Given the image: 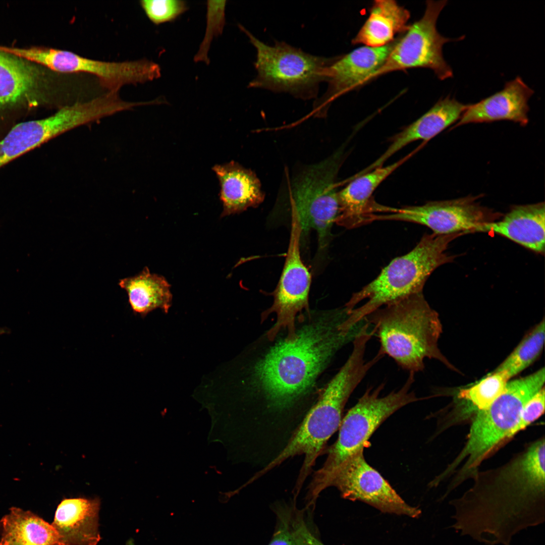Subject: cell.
I'll return each instance as SVG.
<instances>
[{
    "instance_id": "1",
    "label": "cell",
    "mask_w": 545,
    "mask_h": 545,
    "mask_svg": "<svg viewBox=\"0 0 545 545\" xmlns=\"http://www.w3.org/2000/svg\"><path fill=\"white\" fill-rule=\"evenodd\" d=\"M544 438L505 464L478 471L473 485L451 500V526L487 545H510L513 537L545 521Z\"/></svg>"
},
{
    "instance_id": "2",
    "label": "cell",
    "mask_w": 545,
    "mask_h": 545,
    "mask_svg": "<svg viewBox=\"0 0 545 545\" xmlns=\"http://www.w3.org/2000/svg\"><path fill=\"white\" fill-rule=\"evenodd\" d=\"M343 307L328 311L296 331L292 341L276 343L257 364L256 384L271 406H291L306 394L341 348L352 342L365 320L345 332Z\"/></svg>"
},
{
    "instance_id": "3",
    "label": "cell",
    "mask_w": 545,
    "mask_h": 545,
    "mask_svg": "<svg viewBox=\"0 0 545 545\" xmlns=\"http://www.w3.org/2000/svg\"><path fill=\"white\" fill-rule=\"evenodd\" d=\"M365 318L379 340L378 351L403 369L422 371L427 358L454 368L438 347L442 333L439 315L422 292L385 305Z\"/></svg>"
},
{
    "instance_id": "4",
    "label": "cell",
    "mask_w": 545,
    "mask_h": 545,
    "mask_svg": "<svg viewBox=\"0 0 545 545\" xmlns=\"http://www.w3.org/2000/svg\"><path fill=\"white\" fill-rule=\"evenodd\" d=\"M463 235L424 234L412 250L394 259L374 280L352 295L344 305L349 314L343 323L345 329L351 330L382 306L422 292L432 272L455 258L447 249Z\"/></svg>"
},
{
    "instance_id": "5",
    "label": "cell",
    "mask_w": 545,
    "mask_h": 545,
    "mask_svg": "<svg viewBox=\"0 0 545 545\" xmlns=\"http://www.w3.org/2000/svg\"><path fill=\"white\" fill-rule=\"evenodd\" d=\"M542 368L525 377L508 382L503 393L486 409L473 418L464 447L440 475L443 481L456 471L449 487L454 489L473 478L482 461L505 441L513 437L526 402L542 387Z\"/></svg>"
},
{
    "instance_id": "6",
    "label": "cell",
    "mask_w": 545,
    "mask_h": 545,
    "mask_svg": "<svg viewBox=\"0 0 545 545\" xmlns=\"http://www.w3.org/2000/svg\"><path fill=\"white\" fill-rule=\"evenodd\" d=\"M373 366V361L365 360L362 351L353 350L286 446L260 473L289 457L304 454V461L296 487L299 492L324 445L339 428L349 398Z\"/></svg>"
},
{
    "instance_id": "7",
    "label": "cell",
    "mask_w": 545,
    "mask_h": 545,
    "mask_svg": "<svg viewBox=\"0 0 545 545\" xmlns=\"http://www.w3.org/2000/svg\"><path fill=\"white\" fill-rule=\"evenodd\" d=\"M238 26L256 50L257 75L249 87L288 93L304 100L317 98L319 85L326 81L329 67L336 56H314L284 41L269 45L243 26Z\"/></svg>"
},
{
    "instance_id": "8",
    "label": "cell",
    "mask_w": 545,
    "mask_h": 545,
    "mask_svg": "<svg viewBox=\"0 0 545 545\" xmlns=\"http://www.w3.org/2000/svg\"><path fill=\"white\" fill-rule=\"evenodd\" d=\"M414 374L409 376L398 391L382 397V384L375 389H367L355 405L342 420L338 439L329 451L328 457L315 474L311 482L319 481L350 457L369 444L368 441L379 426L402 407L420 400L411 391Z\"/></svg>"
},
{
    "instance_id": "9",
    "label": "cell",
    "mask_w": 545,
    "mask_h": 545,
    "mask_svg": "<svg viewBox=\"0 0 545 545\" xmlns=\"http://www.w3.org/2000/svg\"><path fill=\"white\" fill-rule=\"evenodd\" d=\"M343 150L307 166L293 177L289 187L291 212L301 233L316 231L320 248L328 243L332 225L340 211L336 179L343 161Z\"/></svg>"
},
{
    "instance_id": "10",
    "label": "cell",
    "mask_w": 545,
    "mask_h": 545,
    "mask_svg": "<svg viewBox=\"0 0 545 545\" xmlns=\"http://www.w3.org/2000/svg\"><path fill=\"white\" fill-rule=\"evenodd\" d=\"M364 449L350 457L319 481L311 483L307 503L315 504L319 494L336 487L342 498L364 502L384 513L419 517L420 510L407 504L381 474L366 461Z\"/></svg>"
},
{
    "instance_id": "11",
    "label": "cell",
    "mask_w": 545,
    "mask_h": 545,
    "mask_svg": "<svg viewBox=\"0 0 545 545\" xmlns=\"http://www.w3.org/2000/svg\"><path fill=\"white\" fill-rule=\"evenodd\" d=\"M447 2L427 1L423 16L398 37L384 63L366 80L364 85L391 72L416 68L432 70L441 80L453 77L452 69L444 59L443 47L447 42L461 40L464 36L452 39L438 32L437 22Z\"/></svg>"
},
{
    "instance_id": "12",
    "label": "cell",
    "mask_w": 545,
    "mask_h": 545,
    "mask_svg": "<svg viewBox=\"0 0 545 545\" xmlns=\"http://www.w3.org/2000/svg\"><path fill=\"white\" fill-rule=\"evenodd\" d=\"M9 53L52 71L64 73H85L98 78L108 91H119L126 85H137L158 79L159 66L147 59L105 62L86 58L73 52L42 47L8 48Z\"/></svg>"
},
{
    "instance_id": "13",
    "label": "cell",
    "mask_w": 545,
    "mask_h": 545,
    "mask_svg": "<svg viewBox=\"0 0 545 545\" xmlns=\"http://www.w3.org/2000/svg\"><path fill=\"white\" fill-rule=\"evenodd\" d=\"M477 196L432 201L419 206L394 208L381 205L370 221H400L426 226L437 235L474 233L481 226L500 219L503 214L477 201Z\"/></svg>"
},
{
    "instance_id": "14",
    "label": "cell",
    "mask_w": 545,
    "mask_h": 545,
    "mask_svg": "<svg viewBox=\"0 0 545 545\" xmlns=\"http://www.w3.org/2000/svg\"><path fill=\"white\" fill-rule=\"evenodd\" d=\"M291 229L285 263L278 285L274 293L273 304L263 315H277L275 325L267 334L272 341L282 330H287L285 340H293L296 336L295 318L299 313L308 309L311 275L300 255L301 229L296 214L291 212Z\"/></svg>"
},
{
    "instance_id": "15",
    "label": "cell",
    "mask_w": 545,
    "mask_h": 545,
    "mask_svg": "<svg viewBox=\"0 0 545 545\" xmlns=\"http://www.w3.org/2000/svg\"><path fill=\"white\" fill-rule=\"evenodd\" d=\"M45 85L35 66L0 48V140L17 124L21 112L46 101Z\"/></svg>"
},
{
    "instance_id": "16",
    "label": "cell",
    "mask_w": 545,
    "mask_h": 545,
    "mask_svg": "<svg viewBox=\"0 0 545 545\" xmlns=\"http://www.w3.org/2000/svg\"><path fill=\"white\" fill-rule=\"evenodd\" d=\"M397 39L383 46H362L347 54L336 56L329 68L326 91L315 99L312 114L323 117L335 99L363 86L366 80L384 63Z\"/></svg>"
},
{
    "instance_id": "17",
    "label": "cell",
    "mask_w": 545,
    "mask_h": 545,
    "mask_svg": "<svg viewBox=\"0 0 545 545\" xmlns=\"http://www.w3.org/2000/svg\"><path fill=\"white\" fill-rule=\"evenodd\" d=\"M534 91L518 76L502 90L470 104L452 128L470 124L510 121L525 126L528 122V101Z\"/></svg>"
},
{
    "instance_id": "18",
    "label": "cell",
    "mask_w": 545,
    "mask_h": 545,
    "mask_svg": "<svg viewBox=\"0 0 545 545\" xmlns=\"http://www.w3.org/2000/svg\"><path fill=\"white\" fill-rule=\"evenodd\" d=\"M468 105L450 96L440 99L427 112L396 135L385 151L361 171V173L382 166L391 156L411 142L418 140L427 142L458 121Z\"/></svg>"
},
{
    "instance_id": "19",
    "label": "cell",
    "mask_w": 545,
    "mask_h": 545,
    "mask_svg": "<svg viewBox=\"0 0 545 545\" xmlns=\"http://www.w3.org/2000/svg\"><path fill=\"white\" fill-rule=\"evenodd\" d=\"M424 144L396 162L376 168L358 176L350 178L349 183L338 192L340 211L335 222L351 229L365 224L371 204L370 198L378 186L397 169L411 158Z\"/></svg>"
},
{
    "instance_id": "20",
    "label": "cell",
    "mask_w": 545,
    "mask_h": 545,
    "mask_svg": "<svg viewBox=\"0 0 545 545\" xmlns=\"http://www.w3.org/2000/svg\"><path fill=\"white\" fill-rule=\"evenodd\" d=\"M476 232L496 234L532 251L543 254L544 203L513 206L504 217L479 227L475 230Z\"/></svg>"
},
{
    "instance_id": "21",
    "label": "cell",
    "mask_w": 545,
    "mask_h": 545,
    "mask_svg": "<svg viewBox=\"0 0 545 545\" xmlns=\"http://www.w3.org/2000/svg\"><path fill=\"white\" fill-rule=\"evenodd\" d=\"M99 498L63 499L51 524L64 545H96L100 539L98 518Z\"/></svg>"
},
{
    "instance_id": "22",
    "label": "cell",
    "mask_w": 545,
    "mask_h": 545,
    "mask_svg": "<svg viewBox=\"0 0 545 545\" xmlns=\"http://www.w3.org/2000/svg\"><path fill=\"white\" fill-rule=\"evenodd\" d=\"M220 185V197L223 210L221 216L240 213L258 206L264 194L260 182L251 170L231 161L212 168Z\"/></svg>"
},
{
    "instance_id": "23",
    "label": "cell",
    "mask_w": 545,
    "mask_h": 545,
    "mask_svg": "<svg viewBox=\"0 0 545 545\" xmlns=\"http://www.w3.org/2000/svg\"><path fill=\"white\" fill-rule=\"evenodd\" d=\"M369 15L356 36L352 44L380 47L394 41L408 29L410 12L393 0H376Z\"/></svg>"
},
{
    "instance_id": "24",
    "label": "cell",
    "mask_w": 545,
    "mask_h": 545,
    "mask_svg": "<svg viewBox=\"0 0 545 545\" xmlns=\"http://www.w3.org/2000/svg\"><path fill=\"white\" fill-rule=\"evenodd\" d=\"M0 545H64L52 524L13 507L0 520Z\"/></svg>"
},
{
    "instance_id": "25",
    "label": "cell",
    "mask_w": 545,
    "mask_h": 545,
    "mask_svg": "<svg viewBox=\"0 0 545 545\" xmlns=\"http://www.w3.org/2000/svg\"><path fill=\"white\" fill-rule=\"evenodd\" d=\"M118 284L127 292L130 307L136 314L145 316L156 308L167 313L171 306L170 285L147 267L136 276L120 279Z\"/></svg>"
},
{
    "instance_id": "26",
    "label": "cell",
    "mask_w": 545,
    "mask_h": 545,
    "mask_svg": "<svg viewBox=\"0 0 545 545\" xmlns=\"http://www.w3.org/2000/svg\"><path fill=\"white\" fill-rule=\"evenodd\" d=\"M508 380L503 373L493 371L471 387L461 390L457 395L458 402L443 419L440 428L444 430L454 424L473 418L503 393Z\"/></svg>"
},
{
    "instance_id": "27",
    "label": "cell",
    "mask_w": 545,
    "mask_h": 545,
    "mask_svg": "<svg viewBox=\"0 0 545 545\" xmlns=\"http://www.w3.org/2000/svg\"><path fill=\"white\" fill-rule=\"evenodd\" d=\"M53 137L48 117L18 123L0 140V168Z\"/></svg>"
},
{
    "instance_id": "28",
    "label": "cell",
    "mask_w": 545,
    "mask_h": 545,
    "mask_svg": "<svg viewBox=\"0 0 545 545\" xmlns=\"http://www.w3.org/2000/svg\"><path fill=\"white\" fill-rule=\"evenodd\" d=\"M544 324L543 319L524 337L512 352L494 371L503 373L509 379L532 363L543 348Z\"/></svg>"
},
{
    "instance_id": "29",
    "label": "cell",
    "mask_w": 545,
    "mask_h": 545,
    "mask_svg": "<svg viewBox=\"0 0 545 545\" xmlns=\"http://www.w3.org/2000/svg\"><path fill=\"white\" fill-rule=\"evenodd\" d=\"M272 509L276 515V525L268 545H303L296 507L278 504Z\"/></svg>"
},
{
    "instance_id": "30",
    "label": "cell",
    "mask_w": 545,
    "mask_h": 545,
    "mask_svg": "<svg viewBox=\"0 0 545 545\" xmlns=\"http://www.w3.org/2000/svg\"><path fill=\"white\" fill-rule=\"evenodd\" d=\"M227 1H207L206 26L203 40L194 58L195 62L209 64L208 53L214 38L222 34L226 24L225 9Z\"/></svg>"
},
{
    "instance_id": "31",
    "label": "cell",
    "mask_w": 545,
    "mask_h": 545,
    "mask_svg": "<svg viewBox=\"0 0 545 545\" xmlns=\"http://www.w3.org/2000/svg\"><path fill=\"white\" fill-rule=\"evenodd\" d=\"M140 5L154 24L172 22L187 11L186 2L181 0H143Z\"/></svg>"
},
{
    "instance_id": "32",
    "label": "cell",
    "mask_w": 545,
    "mask_h": 545,
    "mask_svg": "<svg viewBox=\"0 0 545 545\" xmlns=\"http://www.w3.org/2000/svg\"><path fill=\"white\" fill-rule=\"evenodd\" d=\"M544 388L542 387L526 402L522 410L519 422L513 431V437L544 413Z\"/></svg>"
},
{
    "instance_id": "33",
    "label": "cell",
    "mask_w": 545,
    "mask_h": 545,
    "mask_svg": "<svg viewBox=\"0 0 545 545\" xmlns=\"http://www.w3.org/2000/svg\"><path fill=\"white\" fill-rule=\"evenodd\" d=\"M311 510H298L297 523L303 545H324L321 541L318 530L312 521Z\"/></svg>"
},
{
    "instance_id": "34",
    "label": "cell",
    "mask_w": 545,
    "mask_h": 545,
    "mask_svg": "<svg viewBox=\"0 0 545 545\" xmlns=\"http://www.w3.org/2000/svg\"><path fill=\"white\" fill-rule=\"evenodd\" d=\"M127 545H135L133 540L132 539L129 540L127 542Z\"/></svg>"
}]
</instances>
